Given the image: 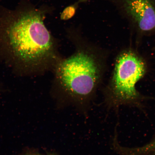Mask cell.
<instances>
[{
	"label": "cell",
	"mask_w": 155,
	"mask_h": 155,
	"mask_svg": "<svg viewBox=\"0 0 155 155\" xmlns=\"http://www.w3.org/2000/svg\"><path fill=\"white\" fill-rule=\"evenodd\" d=\"M68 35L74 51L54 69L55 83L70 104L86 111L103 81L109 54L77 31L72 30Z\"/></svg>",
	"instance_id": "cell-2"
},
{
	"label": "cell",
	"mask_w": 155,
	"mask_h": 155,
	"mask_svg": "<svg viewBox=\"0 0 155 155\" xmlns=\"http://www.w3.org/2000/svg\"><path fill=\"white\" fill-rule=\"evenodd\" d=\"M147 69L146 61L135 48L127 47L118 53L111 76L103 89L104 102L108 108L117 109L123 105L140 107L145 100L152 99L136 88Z\"/></svg>",
	"instance_id": "cell-3"
},
{
	"label": "cell",
	"mask_w": 155,
	"mask_h": 155,
	"mask_svg": "<svg viewBox=\"0 0 155 155\" xmlns=\"http://www.w3.org/2000/svg\"><path fill=\"white\" fill-rule=\"evenodd\" d=\"M124 17L136 36L141 38L155 35V0H118Z\"/></svg>",
	"instance_id": "cell-4"
},
{
	"label": "cell",
	"mask_w": 155,
	"mask_h": 155,
	"mask_svg": "<svg viewBox=\"0 0 155 155\" xmlns=\"http://www.w3.org/2000/svg\"><path fill=\"white\" fill-rule=\"evenodd\" d=\"M115 150L118 155H155V137L152 140L143 146L129 148L118 144Z\"/></svg>",
	"instance_id": "cell-5"
},
{
	"label": "cell",
	"mask_w": 155,
	"mask_h": 155,
	"mask_svg": "<svg viewBox=\"0 0 155 155\" xmlns=\"http://www.w3.org/2000/svg\"><path fill=\"white\" fill-rule=\"evenodd\" d=\"M86 0H79L78 2L69 5L64 9L61 15V18L63 20H68L74 16L79 3Z\"/></svg>",
	"instance_id": "cell-6"
},
{
	"label": "cell",
	"mask_w": 155,
	"mask_h": 155,
	"mask_svg": "<svg viewBox=\"0 0 155 155\" xmlns=\"http://www.w3.org/2000/svg\"><path fill=\"white\" fill-rule=\"evenodd\" d=\"M46 12L22 5L0 12V53L26 72L54 69L62 59L44 25Z\"/></svg>",
	"instance_id": "cell-1"
},
{
	"label": "cell",
	"mask_w": 155,
	"mask_h": 155,
	"mask_svg": "<svg viewBox=\"0 0 155 155\" xmlns=\"http://www.w3.org/2000/svg\"></svg>",
	"instance_id": "cell-8"
},
{
	"label": "cell",
	"mask_w": 155,
	"mask_h": 155,
	"mask_svg": "<svg viewBox=\"0 0 155 155\" xmlns=\"http://www.w3.org/2000/svg\"><path fill=\"white\" fill-rule=\"evenodd\" d=\"M28 155H35V154H28Z\"/></svg>",
	"instance_id": "cell-7"
}]
</instances>
